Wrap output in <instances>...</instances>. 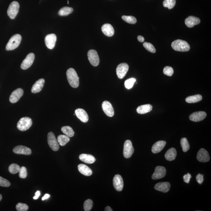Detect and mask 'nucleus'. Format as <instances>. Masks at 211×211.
<instances>
[{
    "instance_id": "obj_1",
    "label": "nucleus",
    "mask_w": 211,
    "mask_h": 211,
    "mask_svg": "<svg viewBox=\"0 0 211 211\" xmlns=\"http://www.w3.org/2000/svg\"><path fill=\"white\" fill-rule=\"evenodd\" d=\"M66 76L70 85L74 88L79 85V77L76 71L73 68H70L66 71Z\"/></svg>"
},
{
    "instance_id": "obj_2",
    "label": "nucleus",
    "mask_w": 211,
    "mask_h": 211,
    "mask_svg": "<svg viewBox=\"0 0 211 211\" xmlns=\"http://www.w3.org/2000/svg\"><path fill=\"white\" fill-rule=\"evenodd\" d=\"M171 46L176 51L187 52L190 50V46L186 41L177 40L172 42Z\"/></svg>"
},
{
    "instance_id": "obj_3",
    "label": "nucleus",
    "mask_w": 211,
    "mask_h": 211,
    "mask_svg": "<svg viewBox=\"0 0 211 211\" xmlns=\"http://www.w3.org/2000/svg\"><path fill=\"white\" fill-rule=\"evenodd\" d=\"M21 40V36L20 34H16L13 36L6 45V50H12L16 49L20 45Z\"/></svg>"
},
{
    "instance_id": "obj_4",
    "label": "nucleus",
    "mask_w": 211,
    "mask_h": 211,
    "mask_svg": "<svg viewBox=\"0 0 211 211\" xmlns=\"http://www.w3.org/2000/svg\"><path fill=\"white\" fill-rule=\"evenodd\" d=\"M31 119L28 117H23L19 120L17 124V128L21 131H26L29 129L32 125Z\"/></svg>"
},
{
    "instance_id": "obj_5",
    "label": "nucleus",
    "mask_w": 211,
    "mask_h": 211,
    "mask_svg": "<svg viewBox=\"0 0 211 211\" xmlns=\"http://www.w3.org/2000/svg\"><path fill=\"white\" fill-rule=\"evenodd\" d=\"M20 5L17 1H13L11 3L7 10V14L11 19H14L18 14Z\"/></svg>"
},
{
    "instance_id": "obj_6",
    "label": "nucleus",
    "mask_w": 211,
    "mask_h": 211,
    "mask_svg": "<svg viewBox=\"0 0 211 211\" xmlns=\"http://www.w3.org/2000/svg\"><path fill=\"white\" fill-rule=\"evenodd\" d=\"M47 141L50 148L54 151H58L59 149V144L53 133L50 132L47 135Z\"/></svg>"
},
{
    "instance_id": "obj_7",
    "label": "nucleus",
    "mask_w": 211,
    "mask_h": 211,
    "mask_svg": "<svg viewBox=\"0 0 211 211\" xmlns=\"http://www.w3.org/2000/svg\"><path fill=\"white\" fill-rule=\"evenodd\" d=\"M134 152L132 142L130 140L125 141L124 145L123 155L126 158H130Z\"/></svg>"
},
{
    "instance_id": "obj_8",
    "label": "nucleus",
    "mask_w": 211,
    "mask_h": 211,
    "mask_svg": "<svg viewBox=\"0 0 211 211\" xmlns=\"http://www.w3.org/2000/svg\"><path fill=\"white\" fill-rule=\"evenodd\" d=\"M88 57L89 61L92 66H96L99 65L100 61L99 58L96 50H89Z\"/></svg>"
},
{
    "instance_id": "obj_9",
    "label": "nucleus",
    "mask_w": 211,
    "mask_h": 211,
    "mask_svg": "<svg viewBox=\"0 0 211 211\" xmlns=\"http://www.w3.org/2000/svg\"><path fill=\"white\" fill-rule=\"evenodd\" d=\"M129 70V66L126 63H122L118 65L116 69L117 76L120 79H123L126 75Z\"/></svg>"
},
{
    "instance_id": "obj_10",
    "label": "nucleus",
    "mask_w": 211,
    "mask_h": 211,
    "mask_svg": "<svg viewBox=\"0 0 211 211\" xmlns=\"http://www.w3.org/2000/svg\"><path fill=\"white\" fill-rule=\"evenodd\" d=\"M166 170L164 166H158L155 168V172L152 176L154 180H158L164 177L166 175Z\"/></svg>"
},
{
    "instance_id": "obj_11",
    "label": "nucleus",
    "mask_w": 211,
    "mask_h": 211,
    "mask_svg": "<svg viewBox=\"0 0 211 211\" xmlns=\"http://www.w3.org/2000/svg\"><path fill=\"white\" fill-rule=\"evenodd\" d=\"M35 58L34 54L30 53L27 55L21 65L22 69L26 70L29 68L33 64Z\"/></svg>"
},
{
    "instance_id": "obj_12",
    "label": "nucleus",
    "mask_w": 211,
    "mask_h": 211,
    "mask_svg": "<svg viewBox=\"0 0 211 211\" xmlns=\"http://www.w3.org/2000/svg\"><path fill=\"white\" fill-rule=\"evenodd\" d=\"M207 113L203 111L193 113L190 115L189 119L192 121L198 122L203 120L207 117Z\"/></svg>"
},
{
    "instance_id": "obj_13",
    "label": "nucleus",
    "mask_w": 211,
    "mask_h": 211,
    "mask_svg": "<svg viewBox=\"0 0 211 211\" xmlns=\"http://www.w3.org/2000/svg\"><path fill=\"white\" fill-rule=\"evenodd\" d=\"M24 91L22 88H19L14 90L10 95L9 101L12 103H15L18 102L20 98L23 96Z\"/></svg>"
},
{
    "instance_id": "obj_14",
    "label": "nucleus",
    "mask_w": 211,
    "mask_h": 211,
    "mask_svg": "<svg viewBox=\"0 0 211 211\" xmlns=\"http://www.w3.org/2000/svg\"><path fill=\"white\" fill-rule=\"evenodd\" d=\"M56 36L55 34L47 35L45 37V41L46 45L47 48L52 50L55 47L56 41Z\"/></svg>"
},
{
    "instance_id": "obj_15",
    "label": "nucleus",
    "mask_w": 211,
    "mask_h": 211,
    "mask_svg": "<svg viewBox=\"0 0 211 211\" xmlns=\"http://www.w3.org/2000/svg\"><path fill=\"white\" fill-rule=\"evenodd\" d=\"M197 158L198 161L201 162H207L210 160L208 152L203 148L201 149L198 151Z\"/></svg>"
},
{
    "instance_id": "obj_16",
    "label": "nucleus",
    "mask_w": 211,
    "mask_h": 211,
    "mask_svg": "<svg viewBox=\"0 0 211 211\" xmlns=\"http://www.w3.org/2000/svg\"><path fill=\"white\" fill-rule=\"evenodd\" d=\"M113 185L114 188L118 191H121L123 189L124 182L121 176L117 174L113 179Z\"/></svg>"
},
{
    "instance_id": "obj_17",
    "label": "nucleus",
    "mask_w": 211,
    "mask_h": 211,
    "mask_svg": "<svg viewBox=\"0 0 211 211\" xmlns=\"http://www.w3.org/2000/svg\"><path fill=\"white\" fill-rule=\"evenodd\" d=\"M102 108L104 113L108 116L112 117L114 115V111L113 107L109 101H104L102 103Z\"/></svg>"
},
{
    "instance_id": "obj_18",
    "label": "nucleus",
    "mask_w": 211,
    "mask_h": 211,
    "mask_svg": "<svg viewBox=\"0 0 211 211\" xmlns=\"http://www.w3.org/2000/svg\"><path fill=\"white\" fill-rule=\"evenodd\" d=\"M13 152L16 154L29 155L32 153L31 149L25 146L18 145L14 147Z\"/></svg>"
},
{
    "instance_id": "obj_19",
    "label": "nucleus",
    "mask_w": 211,
    "mask_h": 211,
    "mask_svg": "<svg viewBox=\"0 0 211 211\" xmlns=\"http://www.w3.org/2000/svg\"><path fill=\"white\" fill-rule=\"evenodd\" d=\"M76 115L81 121L83 123H87L88 121L89 117L88 114L84 109L78 108L75 111Z\"/></svg>"
},
{
    "instance_id": "obj_20",
    "label": "nucleus",
    "mask_w": 211,
    "mask_h": 211,
    "mask_svg": "<svg viewBox=\"0 0 211 211\" xmlns=\"http://www.w3.org/2000/svg\"><path fill=\"white\" fill-rule=\"evenodd\" d=\"M170 187L171 185L169 182H163L157 183L155 185V188L158 191L166 193L169 191Z\"/></svg>"
},
{
    "instance_id": "obj_21",
    "label": "nucleus",
    "mask_w": 211,
    "mask_h": 211,
    "mask_svg": "<svg viewBox=\"0 0 211 211\" xmlns=\"http://www.w3.org/2000/svg\"><path fill=\"white\" fill-rule=\"evenodd\" d=\"M200 22V20L199 18L192 16L187 17L185 20L186 25L190 28H193L195 25L199 24Z\"/></svg>"
},
{
    "instance_id": "obj_22",
    "label": "nucleus",
    "mask_w": 211,
    "mask_h": 211,
    "mask_svg": "<svg viewBox=\"0 0 211 211\" xmlns=\"http://www.w3.org/2000/svg\"><path fill=\"white\" fill-rule=\"evenodd\" d=\"M45 83V80L44 79H40L35 82L31 88V92L33 93H37L41 91Z\"/></svg>"
},
{
    "instance_id": "obj_23",
    "label": "nucleus",
    "mask_w": 211,
    "mask_h": 211,
    "mask_svg": "<svg viewBox=\"0 0 211 211\" xmlns=\"http://www.w3.org/2000/svg\"><path fill=\"white\" fill-rule=\"evenodd\" d=\"M166 142L165 141L160 140L155 143L152 147V152L153 153H160L166 145Z\"/></svg>"
},
{
    "instance_id": "obj_24",
    "label": "nucleus",
    "mask_w": 211,
    "mask_h": 211,
    "mask_svg": "<svg viewBox=\"0 0 211 211\" xmlns=\"http://www.w3.org/2000/svg\"><path fill=\"white\" fill-rule=\"evenodd\" d=\"M102 31L105 35L108 36H112L114 34V29L113 27L109 24H106L102 27Z\"/></svg>"
},
{
    "instance_id": "obj_25",
    "label": "nucleus",
    "mask_w": 211,
    "mask_h": 211,
    "mask_svg": "<svg viewBox=\"0 0 211 211\" xmlns=\"http://www.w3.org/2000/svg\"><path fill=\"white\" fill-rule=\"evenodd\" d=\"M79 158L81 161L88 164H92L96 160V158L92 155L86 154H82L79 155Z\"/></svg>"
},
{
    "instance_id": "obj_26",
    "label": "nucleus",
    "mask_w": 211,
    "mask_h": 211,
    "mask_svg": "<svg viewBox=\"0 0 211 211\" xmlns=\"http://www.w3.org/2000/svg\"><path fill=\"white\" fill-rule=\"evenodd\" d=\"M78 169L81 174L85 176H90L92 174V171L86 165L81 164L78 165Z\"/></svg>"
},
{
    "instance_id": "obj_27",
    "label": "nucleus",
    "mask_w": 211,
    "mask_h": 211,
    "mask_svg": "<svg viewBox=\"0 0 211 211\" xmlns=\"http://www.w3.org/2000/svg\"><path fill=\"white\" fill-rule=\"evenodd\" d=\"M153 109V106L150 104H145L139 106L136 109L138 113L144 114L150 112Z\"/></svg>"
},
{
    "instance_id": "obj_28",
    "label": "nucleus",
    "mask_w": 211,
    "mask_h": 211,
    "mask_svg": "<svg viewBox=\"0 0 211 211\" xmlns=\"http://www.w3.org/2000/svg\"><path fill=\"white\" fill-rule=\"evenodd\" d=\"M177 155V151L176 149L171 148L169 149L165 155V158L168 161H173L175 159Z\"/></svg>"
},
{
    "instance_id": "obj_29",
    "label": "nucleus",
    "mask_w": 211,
    "mask_h": 211,
    "mask_svg": "<svg viewBox=\"0 0 211 211\" xmlns=\"http://www.w3.org/2000/svg\"><path fill=\"white\" fill-rule=\"evenodd\" d=\"M202 99V96L201 95L198 94L188 97L186 99V101L188 103H193L199 102Z\"/></svg>"
},
{
    "instance_id": "obj_30",
    "label": "nucleus",
    "mask_w": 211,
    "mask_h": 211,
    "mask_svg": "<svg viewBox=\"0 0 211 211\" xmlns=\"http://www.w3.org/2000/svg\"><path fill=\"white\" fill-rule=\"evenodd\" d=\"M57 140H58L59 144L61 146H63L69 142L70 140V139L69 136L66 135H61L58 136Z\"/></svg>"
},
{
    "instance_id": "obj_31",
    "label": "nucleus",
    "mask_w": 211,
    "mask_h": 211,
    "mask_svg": "<svg viewBox=\"0 0 211 211\" xmlns=\"http://www.w3.org/2000/svg\"><path fill=\"white\" fill-rule=\"evenodd\" d=\"M73 9L72 8L65 7L62 8L58 12V15L61 16H66L72 13Z\"/></svg>"
},
{
    "instance_id": "obj_32",
    "label": "nucleus",
    "mask_w": 211,
    "mask_h": 211,
    "mask_svg": "<svg viewBox=\"0 0 211 211\" xmlns=\"http://www.w3.org/2000/svg\"><path fill=\"white\" fill-rule=\"evenodd\" d=\"M61 130L65 135L69 136V137H72L74 136V131L70 126H63L61 128Z\"/></svg>"
},
{
    "instance_id": "obj_33",
    "label": "nucleus",
    "mask_w": 211,
    "mask_h": 211,
    "mask_svg": "<svg viewBox=\"0 0 211 211\" xmlns=\"http://www.w3.org/2000/svg\"><path fill=\"white\" fill-rule=\"evenodd\" d=\"M181 145L184 152L188 151L190 149L189 144L186 138H182L181 140Z\"/></svg>"
},
{
    "instance_id": "obj_34",
    "label": "nucleus",
    "mask_w": 211,
    "mask_h": 211,
    "mask_svg": "<svg viewBox=\"0 0 211 211\" xmlns=\"http://www.w3.org/2000/svg\"><path fill=\"white\" fill-rule=\"evenodd\" d=\"M20 166L16 163H13L9 166L8 168L9 172L12 174H15L19 172L20 169Z\"/></svg>"
},
{
    "instance_id": "obj_35",
    "label": "nucleus",
    "mask_w": 211,
    "mask_h": 211,
    "mask_svg": "<svg viewBox=\"0 0 211 211\" xmlns=\"http://www.w3.org/2000/svg\"><path fill=\"white\" fill-rule=\"evenodd\" d=\"M122 18L125 22L130 24H135L137 21L135 17L132 16L124 15L122 17Z\"/></svg>"
},
{
    "instance_id": "obj_36",
    "label": "nucleus",
    "mask_w": 211,
    "mask_h": 211,
    "mask_svg": "<svg viewBox=\"0 0 211 211\" xmlns=\"http://www.w3.org/2000/svg\"><path fill=\"white\" fill-rule=\"evenodd\" d=\"M176 3V0H164L163 2V5L165 7L171 9L174 7Z\"/></svg>"
},
{
    "instance_id": "obj_37",
    "label": "nucleus",
    "mask_w": 211,
    "mask_h": 211,
    "mask_svg": "<svg viewBox=\"0 0 211 211\" xmlns=\"http://www.w3.org/2000/svg\"><path fill=\"white\" fill-rule=\"evenodd\" d=\"M136 79L134 78H131L127 79L124 82V85L126 88L127 89H130L132 88L136 82Z\"/></svg>"
},
{
    "instance_id": "obj_38",
    "label": "nucleus",
    "mask_w": 211,
    "mask_h": 211,
    "mask_svg": "<svg viewBox=\"0 0 211 211\" xmlns=\"http://www.w3.org/2000/svg\"><path fill=\"white\" fill-rule=\"evenodd\" d=\"M93 203L92 201L88 199L85 201L84 203V209L85 211H89L92 208Z\"/></svg>"
},
{
    "instance_id": "obj_39",
    "label": "nucleus",
    "mask_w": 211,
    "mask_h": 211,
    "mask_svg": "<svg viewBox=\"0 0 211 211\" xmlns=\"http://www.w3.org/2000/svg\"><path fill=\"white\" fill-rule=\"evenodd\" d=\"M143 46L146 50L152 53H155L156 51V49L151 43L148 42H144Z\"/></svg>"
},
{
    "instance_id": "obj_40",
    "label": "nucleus",
    "mask_w": 211,
    "mask_h": 211,
    "mask_svg": "<svg viewBox=\"0 0 211 211\" xmlns=\"http://www.w3.org/2000/svg\"><path fill=\"white\" fill-rule=\"evenodd\" d=\"M16 209L18 211H26L29 209V207L27 204L23 203H18L16 205Z\"/></svg>"
},
{
    "instance_id": "obj_41",
    "label": "nucleus",
    "mask_w": 211,
    "mask_h": 211,
    "mask_svg": "<svg viewBox=\"0 0 211 211\" xmlns=\"http://www.w3.org/2000/svg\"><path fill=\"white\" fill-rule=\"evenodd\" d=\"M163 73L165 75L171 76L174 73L173 69L171 66H166L163 69Z\"/></svg>"
},
{
    "instance_id": "obj_42",
    "label": "nucleus",
    "mask_w": 211,
    "mask_h": 211,
    "mask_svg": "<svg viewBox=\"0 0 211 211\" xmlns=\"http://www.w3.org/2000/svg\"><path fill=\"white\" fill-rule=\"evenodd\" d=\"M19 176L20 178L25 179L27 177V171L26 168L24 166H22L20 168L19 171Z\"/></svg>"
},
{
    "instance_id": "obj_43",
    "label": "nucleus",
    "mask_w": 211,
    "mask_h": 211,
    "mask_svg": "<svg viewBox=\"0 0 211 211\" xmlns=\"http://www.w3.org/2000/svg\"><path fill=\"white\" fill-rule=\"evenodd\" d=\"M10 185L8 181L0 177V186L7 187L10 186Z\"/></svg>"
},
{
    "instance_id": "obj_44",
    "label": "nucleus",
    "mask_w": 211,
    "mask_h": 211,
    "mask_svg": "<svg viewBox=\"0 0 211 211\" xmlns=\"http://www.w3.org/2000/svg\"><path fill=\"white\" fill-rule=\"evenodd\" d=\"M196 179L198 183L199 184H201L204 181L203 175L201 174H199L196 176Z\"/></svg>"
},
{
    "instance_id": "obj_45",
    "label": "nucleus",
    "mask_w": 211,
    "mask_h": 211,
    "mask_svg": "<svg viewBox=\"0 0 211 211\" xmlns=\"http://www.w3.org/2000/svg\"><path fill=\"white\" fill-rule=\"evenodd\" d=\"M192 176L191 174L188 173L186 174H185L184 176H183V180L185 183H189L190 181V179H191Z\"/></svg>"
},
{
    "instance_id": "obj_46",
    "label": "nucleus",
    "mask_w": 211,
    "mask_h": 211,
    "mask_svg": "<svg viewBox=\"0 0 211 211\" xmlns=\"http://www.w3.org/2000/svg\"><path fill=\"white\" fill-rule=\"evenodd\" d=\"M40 192L39 191H37L35 193V196H34V197H33V199L35 200L37 199L38 198H39V196H40Z\"/></svg>"
},
{
    "instance_id": "obj_47",
    "label": "nucleus",
    "mask_w": 211,
    "mask_h": 211,
    "mask_svg": "<svg viewBox=\"0 0 211 211\" xmlns=\"http://www.w3.org/2000/svg\"><path fill=\"white\" fill-rule=\"evenodd\" d=\"M137 39L140 42H143L144 41V38L142 36L139 35L138 36Z\"/></svg>"
},
{
    "instance_id": "obj_48",
    "label": "nucleus",
    "mask_w": 211,
    "mask_h": 211,
    "mask_svg": "<svg viewBox=\"0 0 211 211\" xmlns=\"http://www.w3.org/2000/svg\"><path fill=\"white\" fill-rule=\"evenodd\" d=\"M50 195H49V194H47V193H46V194H45V195H44L43 197L42 198V200L44 201L45 200V199H48V198L50 197Z\"/></svg>"
},
{
    "instance_id": "obj_49",
    "label": "nucleus",
    "mask_w": 211,
    "mask_h": 211,
    "mask_svg": "<svg viewBox=\"0 0 211 211\" xmlns=\"http://www.w3.org/2000/svg\"><path fill=\"white\" fill-rule=\"evenodd\" d=\"M104 211H112V209L110 207H107L105 208V210Z\"/></svg>"
},
{
    "instance_id": "obj_50",
    "label": "nucleus",
    "mask_w": 211,
    "mask_h": 211,
    "mask_svg": "<svg viewBox=\"0 0 211 211\" xmlns=\"http://www.w3.org/2000/svg\"><path fill=\"white\" fill-rule=\"evenodd\" d=\"M2 199V195L1 194H0V201H1Z\"/></svg>"
},
{
    "instance_id": "obj_51",
    "label": "nucleus",
    "mask_w": 211,
    "mask_h": 211,
    "mask_svg": "<svg viewBox=\"0 0 211 211\" xmlns=\"http://www.w3.org/2000/svg\"><path fill=\"white\" fill-rule=\"evenodd\" d=\"M68 4H69V1H68Z\"/></svg>"
}]
</instances>
